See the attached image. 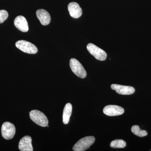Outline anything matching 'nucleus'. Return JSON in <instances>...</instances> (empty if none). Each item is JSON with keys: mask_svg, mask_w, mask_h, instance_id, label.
I'll use <instances>...</instances> for the list:
<instances>
[{"mask_svg": "<svg viewBox=\"0 0 151 151\" xmlns=\"http://www.w3.org/2000/svg\"><path fill=\"white\" fill-rule=\"evenodd\" d=\"M29 116L33 122L40 127H46L48 125V119L46 116L40 111L32 110L29 112Z\"/></svg>", "mask_w": 151, "mask_h": 151, "instance_id": "nucleus-1", "label": "nucleus"}, {"mask_svg": "<svg viewBox=\"0 0 151 151\" xmlns=\"http://www.w3.org/2000/svg\"><path fill=\"white\" fill-rule=\"evenodd\" d=\"M95 142V138L93 136H89L80 139L73 147L74 151H84L89 148Z\"/></svg>", "mask_w": 151, "mask_h": 151, "instance_id": "nucleus-2", "label": "nucleus"}, {"mask_svg": "<svg viewBox=\"0 0 151 151\" xmlns=\"http://www.w3.org/2000/svg\"><path fill=\"white\" fill-rule=\"evenodd\" d=\"M16 46L20 50L29 54H35L37 53V47L34 45L29 42L24 40H19L16 42Z\"/></svg>", "mask_w": 151, "mask_h": 151, "instance_id": "nucleus-3", "label": "nucleus"}, {"mask_svg": "<svg viewBox=\"0 0 151 151\" xmlns=\"http://www.w3.org/2000/svg\"><path fill=\"white\" fill-rule=\"evenodd\" d=\"M70 67L72 72L79 78H84L86 77V70L77 60L71 58L70 60Z\"/></svg>", "mask_w": 151, "mask_h": 151, "instance_id": "nucleus-4", "label": "nucleus"}, {"mask_svg": "<svg viewBox=\"0 0 151 151\" xmlns=\"http://www.w3.org/2000/svg\"><path fill=\"white\" fill-rule=\"evenodd\" d=\"M86 48L89 53L98 60L103 61L107 58V55L106 52L93 44H88Z\"/></svg>", "mask_w": 151, "mask_h": 151, "instance_id": "nucleus-5", "label": "nucleus"}, {"mask_svg": "<svg viewBox=\"0 0 151 151\" xmlns=\"http://www.w3.org/2000/svg\"><path fill=\"white\" fill-rule=\"evenodd\" d=\"M16 133V128L13 124L6 122L1 127V134L3 137L6 140L11 139L14 137Z\"/></svg>", "mask_w": 151, "mask_h": 151, "instance_id": "nucleus-6", "label": "nucleus"}, {"mask_svg": "<svg viewBox=\"0 0 151 151\" xmlns=\"http://www.w3.org/2000/svg\"><path fill=\"white\" fill-rule=\"evenodd\" d=\"M103 111L104 114L108 116H118L124 113V109L118 105H108L105 106Z\"/></svg>", "mask_w": 151, "mask_h": 151, "instance_id": "nucleus-7", "label": "nucleus"}, {"mask_svg": "<svg viewBox=\"0 0 151 151\" xmlns=\"http://www.w3.org/2000/svg\"><path fill=\"white\" fill-rule=\"evenodd\" d=\"M111 89L116 90L118 94L122 95H131L134 94L135 89L131 86H123L119 84H113L111 85Z\"/></svg>", "mask_w": 151, "mask_h": 151, "instance_id": "nucleus-8", "label": "nucleus"}, {"mask_svg": "<svg viewBox=\"0 0 151 151\" xmlns=\"http://www.w3.org/2000/svg\"><path fill=\"white\" fill-rule=\"evenodd\" d=\"M68 9L70 15L73 18H78L82 15V9L78 3L74 2L69 3Z\"/></svg>", "mask_w": 151, "mask_h": 151, "instance_id": "nucleus-9", "label": "nucleus"}, {"mask_svg": "<svg viewBox=\"0 0 151 151\" xmlns=\"http://www.w3.org/2000/svg\"><path fill=\"white\" fill-rule=\"evenodd\" d=\"M31 137L26 136L22 138L19 144V148L21 151H32L33 148L32 144Z\"/></svg>", "mask_w": 151, "mask_h": 151, "instance_id": "nucleus-10", "label": "nucleus"}, {"mask_svg": "<svg viewBox=\"0 0 151 151\" xmlns=\"http://www.w3.org/2000/svg\"><path fill=\"white\" fill-rule=\"evenodd\" d=\"M14 24L17 28L22 32H27L29 30L28 24L25 18L19 16L15 19Z\"/></svg>", "mask_w": 151, "mask_h": 151, "instance_id": "nucleus-11", "label": "nucleus"}, {"mask_svg": "<svg viewBox=\"0 0 151 151\" xmlns=\"http://www.w3.org/2000/svg\"><path fill=\"white\" fill-rule=\"evenodd\" d=\"M36 15L42 25L46 26L49 24L51 17L47 11L43 9L37 10L36 11Z\"/></svg>", "mask_w": 151, "mask_h": 151, "instance_id": "nucleus-12", "label": "nucleus"}, {"mask_svg": "<svg viewBox=\"0 0 151 151\" xmlns=\"http://www.w3.org/2000/svg\"><path fill=\"white\" fill-rule=\"evenodd\" d=\"M72 105L70 103H67L63 109V122L64 124H67L69 122L72 113Z\"/></svg>", "mask_w": 151, "mask_h": 151, "instance_id": "nucleus-13", "label": "nucleus"}, {"mask_svg": "<svg viewBox=\"0 0 151 151\" xmlns=\"http://www.w3.org/2000/svg\"><path fill=\"white\" fill-rule=\"evenodd\" d=\"M132 132L134 134L139 137H145L147 135V132L145 130H141L139 127L137 125H134L132 127L131 129Z\"/></svg>", "mask_w": 151, "mask_h": 151, "instance_id": "nucleus-14", "label": "nucleus"}, {"mask_svg": "<svg viewBox=\"0 0 151 151\" xmlns=\"http://www.w3.org/2000/svg\"><path fill=\"white\" fill-rule=\"evenodd\" d=\"M126 145V142L122 139L115 140L111 143V147L114 148H124Z\"/></svg>", "mask_w": 151, "mask_h": 151, "instance_id": "nucleus-15", "label": "nucleus"}, {"mask_svg": "<svg viewBox=\"0 0 151 151\" xmlns=\"http://www.w3.org/2000/svg\"><path fill=\"white\" fill-rule=\"evenodd\" d=\"M9 14L8 12L5 10H0V24L2 23L8 17Z\"/></svg>", "mask_w": 151, "mask_h": 151, "instance_id": "nucleus-16", "label": "nucleus"}]
</instances>
